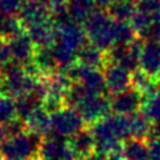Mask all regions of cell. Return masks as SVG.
I'll use <instances>...</instances> for the list:
<instances>
[{
    "label": "cell",
    "instance_id": "1",
    "mask_svg": "<svg viewBox=\"0 0 160 160\" xmlns=\"http://www.w3.org/2000/svg\"><path fill=\"white\" fill-rule=\"evenodd\" d=\"M113 26L115 20L109 16L107 11L99 8L83 24L88 43L104 52H108L115 46Z\"/></svg>",
    "mask_w": 160,
    "mask_h": 160
},
{
    "label": "cell",
    "instance_id": "2",
    "mask_svg": "<svg viewBox=\"0 0 160 160\" xmlns=\"http://www.w3.org/2000/svg\"><path fill=\"white\" fill-rule=\"evenodd\" d=\"M43 138L32 132H23L9 136L0 146V156L3 160H32L38 156Z\"/></svg>",
    "mask_w": 160,
    "mask_h": 160
},
{
    "label": "cell",
    "instance_id": "3",
    "mask_svg": "<svg viewBox=\"0 0 160 160\" xmlns=\"http://www.w3.org/2000/svg\"><path fill=\"white\" fill-rule=\"evenodd\" d=\"M67 76L72 83H79L92 95H106L108 93L106 86V78L102 69H93L84 67L82 64H73L71 68H68Z\"/></svg>",
    "mask_w": 160,
    "mask_h": 160
},
{
    "label": "cell",
    "instance_id": "4",
    "mask_svg": "<svg viewBox=\"0 0 160 160\" xmlns=\"http://www.w3.org/2000/svg\"><path fill=\"white\" fill-rule=\"evenodd\" d=\"M52 132L51 135L64 139H69L75 133L86 128V123L75 108L66 107L51 113Z\"/></svg>",
    "mask_w": 160,
    "mask_h": 160
},
{
    "label": "cell",
    "instance_id": "5",
    "mask_svg": "<svg viewBox=\"0 0 160 160\" xmlns=\"http://www.w3.org/2000/svg\"><path fill=\"white\" fill-rule=\"evenodd\" d=\"M144 46L143 39H135L127 46H113L107 52V62L126 68L127 71L133 72L140 68V55Z\"/></svg>",
    "mask_w": 160,
    "mask_h": 160
},
{
    "label": "cell",
    "instance_id": "6",
    "mask_svg": "<svg viewBox=\"0 0 160 160\" xmlns=\"http://www.w3.org/2000/svg\"><path fill=\"white\" fill-rule=\"evenodd\" d=\"M79 112V115L84 120V123L88 124L89 127L93 126L95 123L107 118L111 112V103L106 95H92L84 98L82 102L75 108Z\"/></svg>",
    "mask_w": 160,
    "mask_h": 160
},
{
    "label": "cell",
    "instance_id": "7",
    "mask_svg": "<svg viewBox=\"0 0 160 160\" xmlns=\"http://www.w3.org/2000/svg\"><path fill=\"white\" fill-rule=\"evenodd\" d=\"M38 160H78L68 144V139L48 135L40 144Z\"/></svg>",
    "mask_w": 160,
    "mask_h": 160
},
{
    "label": "cell",
    "instance_id": "8",
    "mask_svg": "<svg viewBox=\"0 0 160 160\" xmlns=\"http://www.w3.org/2000/svg\"><path fill=\"white\" fill-rule=\"evenodd\" d=\"M52 7V0H27L20 9L18 18L24 29H27L35 24L51 20Z\"/></svg>",
    "mask_w": 160,
    "mask_h": 160
},
{
    "label": "cell",
    "instance_id": "9",
    "mask_svg": "<svg viewBox=\"0 0 160 160\" xmlns=\"http://www.w3.org/2000/svg\"><path fill=\"white\" fill-rule=\"evenodd\" d=\"M88 42L87 35L82 24L68 22L66 24L55 27V42L63 47H67L78 52L84 44Z\"/></svg>",
    "mask_w": 160,
    "mask_h": 160
},
{
    "label": "cell",
    "instance_id": "10",
    "mask_svg": "<svg viewBox=\"0 0 160 160\" xmlns=\"http://www.w3.org/2000/svg\"><path fill=\"white\" fill-rule=\"evenodd\" d=\"M143 95L135 88H128L123 92L112 95L109 99L111 103V112L115 115H123V116H131L139 112L142 107Z\"/></svg>",
    "mask_w": 160,
    "mask_h": 160
},
{
    "label": "cell",
    "instance_id": "11",
    "mask_svg": "<svg viewBox=\"0 0 160 160\" xmlns=\"http://www.w3.org/2000/svg\"><path fill=\"white\" fill-rule=\"evenodd\" d=\"M103 73L106 78L107 91L111 95H116L126 89L131 88V72L118 64L107 63L103 68Z\"/></svg>",
    "mask_w": 160,
    "mask_h": 160
},
{
    "label": "cell",
    "instance_id": "12",
    "mask_svg": "<svg viewBox=\"0 0 160 160\" xmlns=\"http://www.w3.org/2000/svg\"><path fill=\"white\" fill-rule=\"evenodd\" d=\"M9 49H11V59L22 66L31 63L33 60L35 52H36V47L33 46L32 40L29 39L27 32L24 31L20 33L19 36L11 39L8 42Z\"/></svg>",
    "mask_w": 160,
    "mask_h": 160
},
{
    "label": "cell",
    "instance_id": "13",
    "mask_svg": "<svg viewBox=\"0 0 160 160\" xmlns=\"http://www.w3.org/2000/svg\"><path fill=\"white\" fill-rule=\"evenodd\" d=\"M140 69L151 78L159 79L160 75V43L146 40L140 55Z\"/></svg>",
    "mask_w": 160,
    "mask_h": 160
},
{
    "label": "cell",
    "instance_id": "14",
    "mask_svg": "<svg viewBox=\"0 0 160 160\" xmlns=\"http://www.w3.org/2000/svg\"><path fill=\"white\" fill-rule=\"evenodd\" d=\"M68 144L78 160H87L96 151L95 139L89 128H84L68 139Z\"/></svg>",
    "mask_w": 160,
    "mask_h": 160
},
{
    "label": "cell",
    "instance_id": "15",
    "mask_svg": "<svg viewBox=\"0 0 160 160\" xmlns=\"http://www.w3.org/2000/svg\"><path fill=\"white\" fill-rule=\"evenodd\" d=\"M26 128L28 132H32L35 135H39L40 138H46L52 132V124H51V113H49L43 106L29 115L24 120Z\"/></svg>",
    "mask_w": 160,
    "mask_h": 160
},
{
    "label": "cell",
    "instance_id": "16",
    "mask_svg": "<svg viewBox=\"0 0 160 160\" xmlns=\"http://www.w3.org/2000/svg\"><path fill=\"white\" fill-rule=\"evenodd\" d=\"M76 63L82 64L84 67L93 68V69H103L106 67L107 62V52L99 49L98 47L92 46L91 43H86L78 51Z\"/></svg>",
    "mask_w": 160,
    "mask_h": 160
},
{
    "label": "cell",
    "instance_id": "17",
    "mask_svg": "<svg viewBox=\"0 0 160 160\" xmlns=\"http://www.w3.org/2000/svg\"><path fill=\"white\" fill-rule=\"evenodd\" d=\"M26 32L36 48L51 47L55 42V26L51 20L31 26L26 29Z\"/></svg>",
    "mask_w": 160,
    "mask_h": 160
},
{
    "label": "cell",
    "instance_id": "18",
    "mask_svg": "<svg viewBox=\"0 0 160 160\" xmlns=\"http://www.w3.org/2000/svg\"><path fill=\"white\" fill-rule=\"evenodd\" d=\"M66 7L69 15V19L73 23L82 24V26L98 9L95 0H68L66 3Z\"/></svg>",
    "mask_w": 160,
    "mask_h": 160
},
{
    "label": "cell",
    "instance_id": "19",
    "mask_svg": "<svg viewBox=\"0 0 160 160\" xmlns=\"http://www.w3.org/2000/svg\"><path fill=\"white\" fill-rule=\"evenodd\" d=\"M107 12L115 22L129 23L138 12V6L135 0H115L108 7Z\"/></svg>",
    "mask_w": 160,
    "mask_h": 160
},
{
    "label": "cell",
    "instance_id": "20",
    "mask_svg": "<svg viewBox=\"0 0 160 160\" xmlns=\"http://www.w3.org/2000/svg\"><path fill=\"white\" fill-rule=\"evenodd\" d=\"M131 87L142 95H148L159 91V79L151 78L143 69H136L131 72Z\"/></svg>",
    "mask_w": 160,
    "mask_h": 160
},
{
    "label": "cell",
    "instance_id": "21",
    "mask_svg": "<svg viewBox=\"0 0 160 160\" xmlns=\"http://www.w3.org/2000/svg\"><path fill=\"white\" fill-rule=\"evenodd\" d=\"M33 63L40 69V72L44 75L59 71V66H58L56 58L53 55L52 47L36 48V52H35V56H33Z\"/></svg>",
    "mask_w": 160,
    "mask_h": 160
},
{
    "label": "cell",
    "instance_id": "22",
    "mask_svg": "<svg viewBox=\"0 0 160 160\" xmlns=\"http://www.w3.org/2000/svg\"><path fill=\"white\" fill-rule=\"evenodd\" d=\"M140 112L152 124L160 122V92L159 91L148 93V95H143Z\"/></svg>",
    "mask_w": 160,
    "mask_h": 160
},
{
    "label": "cell",
    "instance_id": "23",
    "mask_svg": "<svg viewBox=\"0 0 160 160\" xmlns=\"http://www.w3.org/2000/svg\"><path fill=\"white\" fill-rule=\"evenodd\" d=\"M122 153L124 160H146L148 156L147 140L128 139L123 143Z\"/></svg>",
    "mask_w": 160,
    "mask_h": 160
},
{
    "label": "cell",
    "instance_id": "24",
    "mask_svg": "<svg viewBox=\"0 0 160 160\" xmlns=\"http://www.w3.org/2000/svg\"><path fill=\"white\" fill-rule=\"evenodd\" d=\"M15 103H16L18 118L22 119L23 122L35 111V109H38L39 107L43 106L42 99L33 92H29V93H26V95H23V96L18 98L15 100Z\"/></svg>",
    "mask_w": 160,
    "mask_h": 160
},
{
    "label": "cell",
    "instance_id": "25",
    "mask_svg": "<svg viewBox=\"0 0 160 160\" xmlns=\"http://www.w3.org/2000/svg\"><path fill=\"white\" fill-rule=\"evenodd\" d=\"M23 32H24V27L20 23L18 16L3 15L0 18V39L9 42L11 39L19 36Z\"/></svg>",
    "mask_w": 160,
    "mask_h": 160
},
{
    "label": "cell",
    "instance_id": "26",
    "mask_svg": "<svg viewBox=\"0 0 160 160\" xmlns=\"http://www.w3.org/2000/svg\"><path fill=\"white\" fill-rule=\"evenodd\" d=\"M129 128H131V139L147 140L151 133L152 123L148 122L142 112H136L129 116Z\"/></svg>",
    "mask_w": 160,
    "mask_h": 160
},
{
    "label": "cell",
    "instance_id": "27",
    "mask_svg": "<svg viewBox=\"0 0 160 160\" xmlns=\"http://www.w3.org/2000/svg\"><path fill=\"white\" fill-rule=\"evenodd\" d=\"M129 24L132 26L133 31L136 32L138 38L143 39V40H147L148 36H149V32H151L152 24H153V18L151 16V15H147L144 12L138 11L133 15V18L131 19Z\"/></svg>",
    "mask_w": 160,
    "mask_h": 160
},
{
    "label": "cell",
    "instance_id": "28",
    "mask_svg": "<svg viewBox=\"0 0 160 160\" xmlns=\"http://www.w3.org/2000/svg\"><path fill=\"white\" fill-rule=\"evenodd\" d=\"M135 39H138V35L133 31L131 24L123 22H115L113 26L115 46H127V44H131Z\"/></svg>",
    "mask_w": 160,
    "mask_h": 160
},
{
    "label": "cell",
    "instance_id": "29",
    "mask_svg": "<svg viewBox=\"0 0 160 160\" xmlns=\"http://www.w3.org/2000/svg\"><path fill=\"white\" fill-rule=\"evenodd\" d=\"M16 103L15 99L0 95V124L6 126L11 120L16 119Z\"/></svg>",
    "mask_w": 160,
    "mask_h": 160
},
{
    "label": "cell",
    "instance_id": "30",
    "mask_svg": "<svg viewBox=\"0 0 160 160\" xmlns=\"http://www.w3.org/2000/svg\"><path fill=\"white\" fill-rule=\"evenodd\" d=\"M26 2L27 0H0V9L3 15L18 16Z\"/></svg>",
    "mask_w": 160,
    "mask_h": 160
},
{
    "label": "cell",
    "instance_id": "31",
    "mask_svg": "<svg viewBox=\"0 0 160 160\" xmlns=\"http://www.w3.org/2000/svg\"><path fill=\"white\" fill-rule=\"evenodd\" d=\"M136 6L138 11L153 16L155 12L160 7V0H139V2H136Z\"/></svg>",
    "mask_w": 160,
    "mask_h": 160
},
{
    "label": "cell",
    "instance_id": "32",
    "mask_svg": "<svg viewBox=\"0 0 160 160\" xmlns=\"http://www.w3.org/2000/svg\"><path fill=\"white\" fill-rule=\"evenodd\" d=\"M6 129L8 132V138L9 136H16V135H20L23 132H27L26 123H24L22 119H19V118L13 119L9 123H7L6 124Z\"/></svg>",
    "mask_w": 160,
    "mask_h": 160
},
{
    "label": "cell",
    "instance_id": "33",
    "mask_svg": "<svg viewBox=\"0 0 160 160\" xmlns=\"http://www.w3.org/2000/svg\"><path fill=\"white\" fill-rule=\"evenodd\" d=\"M11 49L9 44L6 40L0 39V69H2L8 62H11Z\"/></svg>",
    "mask_w": 160,
    "mask_h": 160
},
{
    "label": "cell",
    "instance_id": "34",
    "mask_svg": "<svg viewBox=\"0 0 160 160\" xmlns=\"http://www.w3.org/2000/svg\"><path fill=\"white\" fill-rule=\"evenodd\" d=\"M148 143V156L146 160H160V142L147 140Z\"/></svg>",
    "mask_w": 160,
    "mask_h": 160
},
{
    "label": "cell",
    "instance_id": "35",
    "mask_svg": "<svg viewBox=\"0 0 160 160\" xmlns=\"http://www.w3.org/2000/svg\"><path fill=\"white\" fill-rule=\"evenodd\" d=\"M147 40H149V42L160 43V22H156V20H153L151 32H149V36H148Z\"/></svg>",
    "mask_w": 160,
    "mask_h": 160
},
{
    "label": "cell",
    "instance_id": "36",
    "mask_svg": "<svg viewBox=\"0 0 160 160\" xmlns=\"http://www.w3.org/2000/svg\"><path fill=\"white\" fill-rule=\"evenodd\" d=\"M115 2V0H95V3H96V6L99 9H104V11H107L108 7L111 6V4Z\"/></svg>",
    "mask_w": 160,
    "mask_h": 160
},
{
    "label": "cell",
    "instance_id": "37",
    "mask_svg": "<svg viewBox=\"0 0 160 160\" xmlns=\"http://www.w3.org/2000/svg\"><path fill=\"white\" fill-rule=\"evenodd\" d=\"M8 139V132L6 129V126H3V124H0V146L6 142Z\"/></svg>",
    "mask_w": 160,
    "mask_h": 160
},
{
    "label": "cell",
    "instance_id": "38",
    "mask_svg": "<svg viewBox=\"0 0 160 160\" xmlns=\"http://www.w3.org/2000/svg\"><path fill=\"white\" fill-rule=\"evenodd\" d=\"M68 0H52V4L53 6H56V4H66Z\"/></svg>",
    "mask_w": 160,
    "mask_h": 160
},
{
    "label": "cell",
    "instance_id": "39",
    "mask_svg": "<svg viewBox=\"0 0 160 160\" xmlns=\"http://www.w3.org/2000/svg\"><path fill=\"white\" fill-rule=\"evenodd\" d=\"M3 16V12H2V9H0V18H2Z\"/></svg>",
    "mask_w": 160,
    "mask_h": 160
},
{
    "label": "cell",
    "instance_id": "40",
    "mask_svg": "<svg viewBox=\"0 0 160 160\" xmlns=\"http://www.w3.org/2000/svg\"><path fill=\"white\" fill-rule=\"evenodd\" d=\"M159 92H160V80H159Z\"/></svg>",
    "mask_w": 160,
    "mask_h": 160
},
{
    "label": "cell",
    "instance_id": "41",
    "mask_svg": "<svg viewBox=\"0 0 160 160\" xmlns=\"http://www.w3.org/2000/svg\"><path fill=\"white\" fill-rule=\"evenodd\" d=\"M0 160H3V159H2V156H0Z\"/></svg>",
    "mask_w": 160,
    "mask_h": 160
},
{
    "label": "cell",
    "instance_id": "42",
    "mask_svg": "<svg viewBox=\"0 0 160 160\" xmlns=\"http://www.w3.org/2000/svg\"><path fill=\"white\" fill-rule=\"evenodd\" d=\"M159 80H160V75H159Z\"/></svg>",
    "mask_w": 160,
    "mask_h": 160
}]
</instances>
